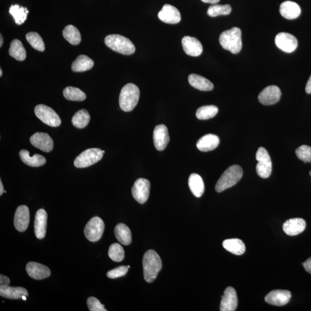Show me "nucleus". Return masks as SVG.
<instances>
[{
	"instance_id": "f257e3e1",
	"label": "nucleus",
	"mask_w": 311,
	"mask_h": 311,
	"mask_svg": "<svg viewBox=\"0 0 311 311\" xmlns=\"http://www.w3.org/2000/svg\"><path fill=\"white\" fill-rule=\"evenodd\" d=\"M144 279L147 283H153L161 269L162 262L160 256L153 249L148 250L143 260Z\"/></svg>"
},
{
	"instance_id": "f03ea898",
	"label": "nucleus",
	"mask_w": 311,
	"mask_h": 311,
	"mask_svg": "<svg viewBox=\"0 0 311 311\" xmlns=\"http://www.w3.org/2000/svg\"><path fill=\"white\" fill-rule=\"evenodd\" d=\"M140 89L137 85L129 83L122 88L119 95V106L125 112L132 111L137 106L140 98Z\"/></svg>"
},
{
	"instance_id": "7ed1b4c3",
	"label": "nucleus",
	"mask_w": 311,
	"mask_h": 311,
	"mask_svg": "<svg viewBox=\"0 0 311 311\" xmlns=\"http://www.w3.org/2000/svg\"><path fill=\"white\" fill-rule=\"evenodd\" d=\"M219 41L223 48L233 54H237L242 48L241 31L239 28L233 27L224 31L220 36Z\"/></svg>"
},
{
	"instance_id": "20e7f679",
	"label": "nucleus",
	"mask_w": 311,
	"mask_h": 311,
	"mask_svg": "<svg viewBox=\"0 0 311 311\" xmlns=\"http://www.w3.org/2000/svg\"><path fill=\"white\" fill-rule=\"evenodd\" d=\"M243 176V170L239 165H233L226 170L216 183L215 189L221 193L236 184Z\"/></svg>"
},
{
	"instance_id": "39448f33",
	"label": "nucleus",
	"mask_w": 311,
	"mask_h": 311,
	"mask_svg": "<svg viewBox=\"0 0 311 311\" xmlns=\"http://www.w3.org/2000/svg\"><path fill=\"white\" fill-rule=\"evenodd\" d=\"M104 42L106 46L113 51L124 55H131L135 52V45L124 36L118 34L109 35L105 38Z\"/></svg>"
},
{
	"instance_id": "423d86ee",
	"label": "nucleus",
	"mask_w": 311,
	"mask_h": 311,
	"mask_svg": "<svg viewBox=\"0 0 311 311\" xmlns=\"http://www.w3.org/2000/svg\"><path fill=\"white\" fill-rule=\"evenodd\" d=\"M104 153L99 148H91L82 152L74 161L76 167L86 168L96 163L102 158Z\"/></svg>"
},
{
	"instance_id": "0eeeda50",
	"label": "nucleus",
	"mask_w": 311,
	"mask_h": 311,
	"mask_svg": "<svg viewBox=\"0 0 311 311\" xmlns=\"http://www.w3.org/2000/svg\"><path fill=\"white\" fill-rule=\"evenodd\" d=\"M258 161L256 170L258 175L264 179L269 178L272 172V162L268 152L263 147H260L256 154Z\"/></svg>"
},
{
	"instance_id": "6e6552de",
	"label": "nucleus",
	"mask_w": 311,
	"mask_h": 311,
	"mask_svg": "<svg viewBox=\"0 0 311 311\" xmlns=\"http://www.w3.org/2000/svg\"><path fill=\"white\" fill-rule=\"evenodd\" d=\"M35 113L40 120L52 127H58L61 124V118L56 111L44 104H39L35 108Z\"/></svg>"
},
{
	"instance_id": "1a4fd4ad",
	"label": "nucleus",
	"mask_w": 311,
	"mask_h": 311,
	"mask_svg": "<svg viewBox=\"0 0 311 311\" xmlns=\"http://www.w3.org/2000/svg\"><path fill=\"white\" fill-rule=\"evenodd\" d=\"M104 230L103 221L99 217H94L90 220L84 229L85 236L87 239L92 242L99 241Z\"/></svg>"
},
{
	"instance_id": "9d476101",
	"label": "nucleus",
	"mask_w": 311,
	"mask_h": 311,
	"mask_svg": "<svg viewBox=\"0 0 311 311\" xmlns=\"http://www.w3.org/2000/svg\"><path fill=\"white\" fill-rule=\"evenodd\" d=\"M151 183L149 180L139 178L136 180L132 189L134 198L141 204L146 203L150 196Z\"/></svg>"
},
{
	"instance_id": "9b49d317",
	"label": "nucleus",
	"mask_w": 311,
	"mask_h": 311,
	"mask_svg": "<svg viewBox=\"0 0 311 311\" xmlns=\"http://www.w3.org/2000/svg\"><path fill=\"white\" fill-rule=\"evenodd\" d=\"M275 43L278 48L288 53L294 52L298 46V39L295 36L287 32L278 34L275 38Z\"/></svg>"
},
{
	"instance_id": "f8f14e48",
	"label": "nucleus",
	"mask_w": 311,
	"mask_h": 311,
	"mask_svg": "<svg viewBox=\"0 0 311 311\" xmlns=\"http://www.w3.org/2000/svg\"><path fill=\"white\" fill-rule=\"evenodd\" d=\"M281 92L276 85H270L263 89L259 93L258 100L260 103L266 106L276 104L281 98Z\"/></svg>"
},
{
	"instance_id": "ddd939ff",
	"label": "nucleus",
	"mask_w": 311,
	"mask_h": 311,
	"mask_svg": "<svg viewBox=\"0 0 311 311\" xmlns=\"http://www.w3.org/2000/svg\"><path fill=\"white\" fill-rule=\"evenodd\" d=\"M30 211L26 205L19 206L16 209L14 218V226L19 232L26 231L30 223Z\"/></svg>"
},
{
	"instance_id": "4468645a",
	"label": "nucleus",
	"mask_w": 311,
	"mask_h": 311,
	"mask_svg": "<svg viewBox=\"0 0 311 311\" xmlns=\"http://www.w3.org/2000/svg\"><path fill=\"white\" fill-rule=\"evenodd\" d=\"M30 143L32 146L45 153H50L53 150V140L45 133H36L30 137Z\"/></svg>"
},
{
	"instance_id": "2eb2a0df",
	"label": "nucleus",
	"mask_w": 311,
	"mask_h": 311,
	"mask_svg": "<svg viewBox=\"0 0 311 311\" xmlns=\"http://www.w3.org/2000/svg\"><path fill=\"white\" fill-rule=\"evenodd\" d=\"M158 19L167 24H175L180 22L181 15L179 10L169 4H165L158 13Z\"/></svg>"
},
{
	"instance_id": "dca6fc26",
	"label": "nucleus",
	"mask_w": 311,
	"mask_h": 311,
	"mask_svg": "<svg viewBox=\"0 0 311 311\" xmlns=\"http://www.w3.org/2000/svg\"><path fill=\"white\" fill-rule=\"evenodd\" d=\"M169 142L167 128L164 125L156 126L154 131V143L156 149L159 151L164 150Z\"/></svg>"
},
{
	"instance_id": "f3484780",
	"label": "nucleus",
	"mask_w": 311,
	"mask_h": 311,
	"mask_svg": "<svg viewBox=\"0 0 311 311\" xmlns=\"http://www.w3.org/2000/svg\"><path fill=\"white\" fill-rule=\"evenodd\" d=\"M237 307L236 292L233 287H228L222 296L220 304L221 311H234Z\"/></svg>"
},
{
	"instance_id": "a211bd4d",
	"label": "nucleus",
	"mask_w": 311,
	"mask_h": 311,
	"mask_svg": "<svg viewBox=\"0 0 311 311\" xmlns=\"http://www.w3.org/2000/svg\"><path fill=\"white\" fill-rule=\"evenodd\" d=\"M26 271L29 276L37 280L45 279L51 274L49 267L35 262L27 263Z\"/></svg>"
},
{
	"instance_id": "6ab92c4d",
	"label": "nucleus",
	"mask_w": 311,
	"mask_h": 311,
	"mask_svg": "<svg viewBox=\"0 0 311 311\" xmlns=\"http://www.w3.org/2000/svg\"><path fill=\"white\" fill-rule=\"evenodd\" d=\"M291 292L286 290H274L270 292L265 297V301L269 305L283 306L290 301Z\"/></svg>"
},
{
	"instance_id": "aec40b11",
	"label": "nucleus",
	"mask_w": 311,
	"mask_h": 311,
	"mask_svg": "<svg viewBox=\"0 0 311 311\" xmlns=\"http://www.w3.org/2000/svg\"><path fill=\"white\" fill-rule=\"evenodd\" d=\"M183 49L187 55L192 57L200 56L203 47L197 38L186 36L182 40Z\"/></svg>"
},
{
	"instance_id": "412c9836",
	"label": "nucleus",
	"mask_w": 311,
	"mask_h": 311,
	"mask_svg": "<svg viewBox=\"0 0 311 311\" xmlns=\"http://www.w3.org/2000/svg\"><path fill=\"white\" fill-rule=\"evenodd\" d=\"M48 214L44 209L38 210L36 213L34 222V233L39 239H42L45 237L47 228Z\"/></svg>"
},
{
	"instance_id": "4be33fe9",
	"label": "nucleus",
	"mask_w": 311,
	"mask_h": 311,
	"mask_svg": "<svg viewBox=\"0 0 311 311\" xmlns=\"http://www.w3.org/2000/svg\"><path fill=\"white\" fill-rule=\"evenodd\" d=\"M306 223L305 220L300 218L289 219L283 225L284 233L289 236H296L305 230Z\"/></svg>"
},
{
	"instance_id": "5701e85b",
	"label": "nucleus",
	"mask_w": 311,
	"mask_h": 311,
	"mask_svg": "<svg viewBox=\"0 0 311 311\" xmlns=\"http://www.w3.org/2000/svg\"><path fill=\"white\" fill-rule=\"evenodd\" d=\"M280 12L285 19L294 20L300 15L301 9L297 3L287 1L281 3Z\"/></svg>"
},
{
	"instance_id": "b1692460",
	"label": "nucleus",
	"mask_w": 311,
	"mask_h": 311,
	"mask_svg": "<svg viewBox=\"0 0 311 311\" xmlns=\"http://www.w3.org/2000/svg\"><path fill=\"white\" fill-rule=\"evenodd\" d=\"M220 139L218 136L212 134L202 137L197 143L198 149L202 152H208L216 149L219 146Z\"/></svg>"
},
{
	"instance_id": "393cba45",
	"label": "nucleus",
	"mask_w": 311,
	"mask_h": 311,
	"mask_svg": "<svg viewBox=\"0 0 311 311\" xmlns=\"http://www.w3.org/2000/svg\"><path fill=\"white\" fill-rule=\"evenodd\" d=\"M0 295L3 298L9 299H22L23 296H28L26 289L21 287H11L9 286L0 287Z\"/></svg>"
},
{
	"instance_id": "a878e982",
	"label": "nucleus",
	"mask_w": 311,
	"mask_h": 311,
	"mask_svg": "<svg viewBox=\"0 0 311 311\" xmlns=\"http://www.w3.org/2000/svg\"><path fill=\"white\" fill-rule=\"evenodd\" d=\"M189 84L193 87L202 91H209L214 88L213 83L209 79L196 74H191L189 78Z\"/></svg>"
},
{
	"instance_id": "bb28decb",
	"label": "nucleus",
	"mask_w": 311,
	"mask_h": 311,
	"mask_svg": "<svg viewBox=\"0 0 311 311\" xmlns=\"http://www.w3.org/2000/svg\"><path fill=\"white\" fill-rule=\"evenodd\" d=\"M21 161L24 164L30 166V167H38L44 165L46 163V158L43 156L38 154L30 156V153L27 150H21L19 153Z\"/></svg>"
},
{
	"instance_id": "cd10ccee",
	"label": "nucleus",
	"mask_w": 311,
	"mask_h": 311,
	"mask_svg": "<svg viewBox=\"0 0 311 311\" xmlns=\"http://www.w3.org/2000/svg\"><path fill=\"white\" fill-rule=\"evenodd\" d=\"M189 186L195 197L200 198L203 195L205 186L203 180L197 173L191 174L189 179Z\"/></svg>"
},
{
	"instance_id": "c85d7f7f",
	"label": "nucleus",
	"mask_w": 311,
	"mask_h": 311,
	"mask_svg": "<svg viewBox=\"0 0 311 311\" xmlns=\"http://www.w3.org/2000/svg\"><path fill=\"white\" fill-rule=\"evenodd\" d=\"M223 246L228 251L236 255L243 254L245 251V244L238 238H231L223 241Z\"/></svg>"
},
{
	"instance_id": "c756f323",
	"label": "nucleus",
	"mask_w": 311,
	"mask_h": 311,
	"mask_svg": "<svg viewBox=\"0 0 311 311\" xmlns=\"http://www.w3.org/2000/svg\"><path fill=\"white\" fill-rule=\"evenodd\" d=\"M114 233L115 237L121 244L127 245L131 243L132 240L131 231L125 224H118L115 228Z\"/></svg>"
},
{
	"instance_id": "7c9ffc66",
	"label": "nucleus",
	"mask_w": 311,
	"mask_h": 311,
	"mask_svg": "<svg viewBox=\"0 0 311 311\" xmlns=\"http://www.w3.org/2000/svg\"><path fill=\"white\" fill-rule=\"evenodd\" d=\"M94 63L92 59L85 55L79 56L72 65V70L75 72H82L91 70Z\"/></svg>"
},
{
	"instance_id": "2f4dec72",
	"label": "nucleus",
	"mask_w": 311,
	"mask_h": 311,
	"mask_svg": "<svg viewBox=\"0 0 311 311\" xmlns=\"http://www.w3.org/2000/svg\"><path fill=\"white\" fill-rule=\"evenodd\" d=\"M9 55L17 61H22L26 59V51L19 40L14 39L10 43Z\"/></svg>"
},
{
	"instance_id": "473e14b6",
	"label": "nucleus",
	"mask_w": 311,
	"mask_h": 311,
	"mask_svg": "<svg viewBox=\"0 0 311 311\" xmlns=\"http://www.w3.org/2000/svg\"><path fill=\"white\" fill-rule=\"evenodd\" d=\"M63 36L65 39L71 44L78 45L81 41V34L78 29L73 25H68L63 31Z\"/></svg>"
},
{
	"instance_id": "72a5a7b5",
	"label": "nucleus",
	"mask_w": 311,
	"mask_h": 311,
	"mask_svg": "<svg viewBox=\"0 0 311 311\" xmlns=\"http://www.w3.org/2000/svg\"><path fill=\"white\" fill-rule=\"evenodd\" d=\"M90 115L87 110L82 109L79 110L74 115L72 119V124L76 128L83 129L88 125L90 121Z\"/></svg>"
},
{
	"instance_id": "f704fd0d",
	"label": "nucleus",
	"mask_w": 311,
	"mask_h": 311,
	"mask_svg": "<svg viewBox=\"0 0 311 311\" xmlns=\"http://www.w3.org/2000/svg\"><path fill=\"white\" fill-rule=\"evenodd\" d=\"M9 13L13 17L16 23L21 25L26 20L28 10L27 8L19 5H12L10 7Z\"/></svg>"
},
{
	"instance_id": "c9c22d12",
	"label": "nucleus",
	"mask_w": 311,
	"mask_h": 311,
	"mask_svg": "<svg viewBox=\"0 0 311 311\" xmlns=\"http://www.w3.org/2000/svg\"><path fill=\"white\" fill-rule=\"evenodd\" d=\"M218 107L213 105L202 106L197 110L196 117L200 120H207V119L215 117L218 113Z\"/></svg>"
},
{
	"instance_id": "e433bc0d",
	"label": "nucleus",
	"mask_w": 311,
	"mask_h": 311,
	"mask_svg": "<svg viewBox=\"0 0 311 311\" xmlns=\"http://www.w3.org/2000/svg\"><path fill=\"white\" fill-rule=\"evenodd\" d=\"M64 96L67 100L72 101H81L86 99V95L81 89L74 86H68L65 88L63 91Z\"/></svg>"
},
{
	"instance_id": "4c0bfd02",
	"label": "nucleus",
	"mask_w": 311,
	"mask_h": 311,
	"mask_svg": "<svg viewBox=\"0 0 311 311\" xmlns=\"http://www.w3.org/2000/svg\"><path fill=\"white\" fill-rule=\"evenodd\" d=\"M27 41L30 45L35 50L39 52H44L45 50V43L41 36L37 32H31L26 35Z\"/></svg>"
},
{
	"instance_id": "58836bf2",
	"label": "nucleus",
	"mask_w": 311,
	"mask_h": 311,
	"mask_svg": "<svg viewBox=\"0 0 311 311\" xmlns=\"http://www.w3.org/2000/svg\"><path fill=\"white\" fill-rule=\"evenodd\" d=\"M108 256L113 261L120 262L125 258L124 249L118 243L111 244L108 249Z\"/></svg>"
},
{
	"instance_id": "ea45409f",
	"label": "nucleus",
	"mask_w": 311,
	"mask_h": 311,
	"mask_svg": "<svg viewBox=\"0 0 311 311\" xmlns=\"http://www.w3.org/2000/svg\"><path fill=\"white\" fill-rule=\"evenodd\" d=\"M232 8L229 5H213L209 6L207 14L211 17H216L220 15H228L231 12Z\"/></svg>"
},
{
	"instance_id": "a19ab883",
	"label": "nucleus",
	"mask_w": 311,
	"mask_h": 311,
	"mask_svg": "<svg viewBox=\"0 0 311 311\" xmlns=\"http://www.w3.org/2000/svg\"><path fill=\"white\" fill-rule=\"evenodd\" d=\"M296 154L298 157L305 162H311V147L307 146H302L296 151Z\"/></svg>"
},
{
	"instance_id": "79ce46f5",
	"label": "nucleus",
	"mask_w": 311,
	"mask_h": 311,
	"mask_svg": "<svg viewBox=\"0 0 311 311\" xmlns=\"http://www.w3.org/2000/svg\"><path fill=\"white\" fill-rule=\"evenodd\" d=\"M128 267L125 266H121L116 267L113 270L108 271L107 276L108 278L114 279L121 277L125 276L128 272Z\"/></svg>"
},
{
	"instance_id": "37998d69",
	"label": "nucleus",
	"mask_w": 311,
	"mask_h": 311,
	"mask_svg": "<svg viewBox=\"0 0 311 311\" xmlns=\"http://www.w3.org/2000/svg\"><path fill=\"white\" fill-rule=\"evenodd\" d=\"M87 306L91 311H106L104 307L100 303L99 300L94 297H90L87 300Z\"/></svg>"
},
{
	"instance_id": "c03bdc74",
	"label": "nucleus",
	"mask_w": 311,
	"mask_h": 311,
	"mask_svg": "<svg viewBox=\"0 0 311 311\" xmlns=\"http://www.w3.org/2000/svg\"><path fill=\"white\" fill-rule=\"evenodd\" d=\"M10 284V280L8 277L1 275L0 276V285L8 286Z\"/></svg>"
},
{
	"instance_id": "a18cd8bd",
	"label": "nucleus",
	"mask_w": 311,
	"mask_h": 311,
	"mask_svg": "<svg viewBox=\"0 0 311 311\" xmlns=\"http://www.w3.org/2000/svg\"><path fill=\"white\" fill-rule=\"evenodd\" d=\"M303 266L307 272L311 274V258L307 259L305 263H303Z\"/></svg>"
},
{
	"instance_id": "49530a36",
	"label": "nucleus",
	"mask_w": 311,
	"mask_h": 311,
	"mask_svg": "<svg viewBox=\"0 0 311 311\" xmlns=\"http://www.w3.org/2000/svg\"><path fill=\"white\" fill-rule=\"evenodd\" d=\"M306 91L307 93H311V75L310 78L309 79L308 81H307L306 86Z\"/></svg>"
},
{
	"instance_id": "de8ad7c7",
	"label": "nucleus",
	"mask_w": 311,
	"mask_h": 311,
	"mask_svg": "<svg viewBox=\"0 0 311 311\" xmlns=\"http://www.w3.org/2000/svg\"><path fill=\"white\" fill-rule=\"evenodd\" d=\"M202 2L205 3H212V4H216L218 3L220 0H201Z\"/></svg>"
},
{
	"instance_id": "09e8293b",
	"label": "nucleus",
	"mask_w": 311,
	"mask_h": 311,
	"mask_svg": "<svg viewBox=\"0 0 311 311\" xmlns=\"http://www.w3.org/2000/svg\"><path fill=\"white\" fill-rule=\"evenodd\" d=\"M3 193H4V190H3V186L1 180H0V195H2Z\"/></svg>"
},
{
	"instance_id": "8fccbe9b",
	"label": "nucleus",
	"mask_w": 311,
	"mask_h": 311,
	"mask_svg": "<svg viewBox=\"0 0 311 311\" xmlns=\"http://www.w3.org/2000/svg\"><path fill=\"white\" fill-rule=\"evenodd\" d=\"M3 44V38H2V36L1 34V35H0V47H2Z\"/></svg>"
},
{
	"instance_id": "3c124183",
	"label": "nucleus",
	"mask_w": 311,
	"mask_h": 311,
	"mask_svg": "<svg viewBox=\"0 0 311 311\" xmlns=\"http://www.w3.org/2000/svg\"><path fill=\"white\" fill-rule=\"evenodd\" d=\"M2 75V71L1 69V70H0V77H1Z\"/></svg>"
},
{
	"instance_id": "603ef678",
	"label": "nucleus",
	"mask_w": 311,
	"mask_h": 311,
	"mask_svg": "<svg viewBox=\"0 0 311 311\" xmlns=\"http://www.w3.org/2000/svg\"><path fill=\"white\" fill-rule=\"evenodd\" d=\"M27 296H23V297L22 298V299L23 300H26L27 298H26Z\"/></svg>"
},
{
	"instance_id": "864d4df0",
	"label": "nucleus",
	"mask_w": 311,
	"mask_h": 311,
	"mask_svg": "<svg viewBox=\"0 0 311 311\" xmlns=\"http://www.w3.org/2000/svg\"><path fill=\"white\" fill-rule=\"evenodd\" d=\"M310 175L311 176V171L310 172Z\"/></svg>"
},
{
	"instance_id": "5fc2aeb1",
	"label": "nucleus",
	"mask_w": 311,
	"mask_h": 311,
	"mask_svg": "<svg viewBox=\"0 0 311 311\" xmlns=\"http://www.w3.org/2000/svg\"><path fill=\"white\" fill-rule=\"evenodd\" d=\"M128 268H129H129H130V266H128Z\"/></svg>"
}]
</instances>
